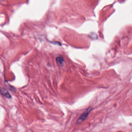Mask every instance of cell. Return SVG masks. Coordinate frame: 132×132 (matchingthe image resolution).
<instances>
[{
  "label": "cell",
  "mask_w": 132,
  "mask_h": 132,
  "mask_svg": "<svg viewBox=\"0 0 132 132\" xmlns=\"http://www.w3.org/2000/svg\"><path fill=\"white\" fill-rule=\"evenodd\" d=\"M91 111H92V107H88L87 109L82 114V115L81 116V117H80V118L78 119V120H77V124L81 123L86 120L88 118V116H89V114L90 113V112H91Z\"/></svg>",
  "instance_id": "1"
},
{
  "label": "cell",
  "mask_w": 132,
  "mask_h": 132,
  "mask_svg": "<svg viewBox=\"0 0 132 132\" xmlns=\"http://www.w3.org/2000/svg\"><path fill=\"white\" fill-rule=\"evenodd\" d=\"M0 92L1 93V94L3 95L4 96H5L7 98H11V96L9 94L6 90L4 89V88H0Z\"/></svg>",
  "instance_id": "2"
},
{
  "label": "cell",
  "mask_w": 132,
  "mask_h": 132,
  "mask_svg": "<svg viewBox=\"0 0 132 132\" xmlns=\"http://www.w3.org/2000/svg\"><path fill=\"white\" fill-rule=\"evenodd\" d=\"M56 62L57 65L60 66H63L64 63V59L63 56H58L56 58Z\"/></svg>",
  "instance_id": "3"
}]
</instances>
